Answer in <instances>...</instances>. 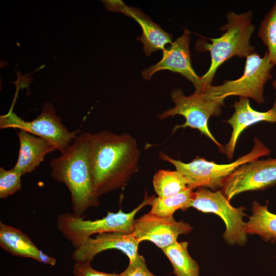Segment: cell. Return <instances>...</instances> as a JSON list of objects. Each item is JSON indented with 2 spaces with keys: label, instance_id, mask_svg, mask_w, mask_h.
I'll return each mask as SVG.
<instances>
[{
  "label": "cell",
  "instance_id": "obj_1",
  "mask_svg": "<svg viewBox=\"0 0 276 276\" xmlns=\"http://www.w3.org/2000/svg\"><path fill=\"white\" fill-rule=\"evenodd\" d=\"M140 155L136 140L128 133H90L89 164L98 196L125 187L139 170Z\"/></svg>",
  "mask_w": 276,
  "mask_h": 276
},
{
  "label": "cell",
  "instance_id": "obj_2",
  "mask_svg": "<svg viewBox=\"0 0 276 276\" xmlns=\"http://www.w3.org/2000/svg\"><path fill=\"white\" fill-rule=\"evenodd\" d=\"M90 133H80L60 155L50 163L51 176L64 183L70 193L72 214L82 217L89 208L99 204L93 185L89 159Z\"/></svg>",
  "mask_w": 276,
  "mask_h": 276
},
{
  "label": "cell",
  "instance_id": "obj_3",
  "mask_svg": "<svg viewBox=\"0 0 276 276\" xmlns=\"http://www.w3.org/2000/svg\"><path fill=\"white\" fill-rule=\"evenodd\" d=\"M252 17L251 10L241 13L229 11L226 14V23L220 28L224 33L218 38H208L211 43H202V48L210 54L211 64L207 72L200 76L199 88L195 92L204 93L212 85L218 68L224 62L234 56L246 58L255 52L250 43L256 30Z\"/></svg>",
  "mask_w": 276,
  "mask_h": 276
},
{
  "label": "cell",
  "instance_id": "obj_4",
  "mask_svg": "<svg viewBox=\"0 0 276 276\" xmlns=\"http://www.w3.org/2000/svg\"><path fill=\"white\" fill-rule=\"evenodd\" d=\"M254 142L253 148L249 153L227 164H217L201 157H196L186 163L175 159L163 152H159V156L182 173L187 180L188 188L193 190L205 188L215 191L222 189L226 179L241 165L270 154V150L259 139L255 137Z\"/></svg>",
  "mask_w": 276,
  "mask_h": 276
},
{
  "label": "cell",
  "instance_id": "obj_5",
  "mask_svg": "<svg viewBox=\"0 0 276 276\" xmlns=\"http://www.w3.org/2000/svg\"><path fill=\"white\" fill-rule=\"evenodd\" d=\"M149 197L145 196L142 202L128 213L121 210L116 213L108 212L103 218L95 220H85L72 213L66 212L57 217L59 231L73 245L77 248L85 239L94 234L106 233H133L134 217L145 205L148 204Z\"/></svg>",
  "mask_w": 276,
  "mask_h": 276
},
{
  "label": "cell",
  "instance_id": "obj_6",
  "mask_svg": "<svg viewBox=\"0 0 276 276\" xmlns=\"http://www.w3.org/2000/svg\"><path fill=\"white\" fill-rule=\"evenodd\" d=\"M171 98L174 106L158 114L160 120L175 115L183 116L185 122L175 126L173 131L179 128L190 127L199 130L212 141L220 150L223 147L210 131L208 122L210 117L221 113V107L224 99L210 97L205 93H196L190 96L185 95L181 89H174L171 93Z\"/></svg>",
  "mask_w": 276,
  "mask_h": 276
},
{
  "label": "cell",
  "instance_id": "obj_7",
  "mask_svg": "<svg viewBox=\"0 0 276 276\" xmlns=\"http://www.w3.org/2000/svg\"><path fill=\"white\" fill-rule=\"evenodd\" d=\"M274 66L267 51L263 57L254 52L246 58L243 73L240 77L225 80L219 85H211L204 93L212 98L225 99L236 96L251 98L259 104L263 103L264 86L272 78L271 70Z\"/></svg>",
  "mask_w": 276,
  "mask_h": 276
},
{
  "label": "cell",
  "instance_id": "obj_8",
  "mask_svg": "<svg viewBox=\"0 0 276 276\" xmlns=\"http://www.w3.org/2000/svg\"><path fill=\"white\" fill-rule=\"evenodd\" d=\"M18 129L39 136L53 145L60 152L67 147L81 133L80 130L71 131L61 122L54 108L45 102L40 114L31 121L18 117L12 109L0 117V128Z\"/></svg>",
  "mask_w": 276,
  "mask_h": 276
},
{
  "label": "cell",
  "instance_id": "obj_9",
  "mask_svg": "<svg viewBox=\"0 0 276 276\" xmlns=\"http://www.w3.org/2000/svg\"><path fill=\"white\" fill-rule=\"evenodd\" d=\"M203 213H214L224 221L225 230L223 237L228 245H243L247 240L245 231V208L233 206L221 191H212L205 188H198L188 206Z\"/></svg>",
  "mask_w": 276,
  "mask_h": 276
},
{
  "label": "cell",
  "instance_id": "obj_10",
  "mask_svg": "<svg viewBox=\"0 0 276 276\" xmlns=\"http://www.w3.org/2000/svg\"><path fill=\"white\" fill-rule=\"evenodd\" d=\"M276 183V158L255 159L238 168L226 179L221 192L229 201L244 192L263 190Z\"/></svg>",
  "mask_w": 276,
  "mask_h": 276
},
{
  "label": "cell",
  "instance_id": "obj_11",
  "mask_svg": "<svg viewBox=\"0 0 276 276\" xmlns=\"http://www.w3.org/2000/svg\"><path fill=\"white\" fill-rule=\"evenodd\" d=\"M193 227L182 220L161 217L150 212L135 219L132 233L138 242L148 241L163 249L177 241L178 236Z\"/></svg>",
  "mask_w": 276,
  "mask_h": 276
},
{
  "label": "cell",
  "instance_id": "obj_12",
  "mask_svg": "<svg viewBox=\"0 0 276 276\" xmlns=\"http://www.w3.org/2000/svg\"><path fill=\"white\" fill-rule=\"evenodd\" d=\"M191 38V32L185 29L183 34L172 42L170 48L163 51V57L159 62L142 71V77L150 80L155 73L168 70L185 77L193 84L195 90H197L200 76L196 74L192 66L189 47Z\"/></svg>",
  "mask_w": 276,
  "mask_h": 276
},
{
  "label": "cell",
  "instance_id": "obj_13",
  "mask_svg": "<svg viewBox=\"0 0 276 276\" xmlns=\"http://www.w3.org/2000/svg\"><path fill=\"white\" fill-rule=\"evenodd\" d=\"M139 244L132 234L102 233L83 240L78 247L74 248L72 256L75 262H91L101 252L114 249L123 252L131 262L139 255Z\"/></svg>",
  "mask_w": 276,
  "mask_h": 276
},
{
  "label": "cell",
  "instance_id": "obj_14",
  "mask_svg": "<svg viewBox=\"0 0 276 276\" xmlns=\"http://www.w3.org/2000/svg\"><path fill=\"white\" fill-rule=\"evenodd\" d=\"M107 2L105 3L109 10L121 12L134 19L140 25L142 33L137 39L143 43L146 56L157 50L164 51L167 44L172 43V35L163 30L141 11L129 7L120 1Z\"/></svg>",
  "mask_w": 276,
  "mask_h": 276
},
{
  "label": "cell",
  "instance_id": "obj_15",
  "mask_svg": "<svg viewBox=\"0 0 276 276\" xmlns=\"http://www.w3.org/2000/svg\"><path fill=\"white\" fill-rule=\"evenodd\" d=\"M233 107L235 111L227 121L232 132L224 149L228 159L233 158L239 137L247 127L260 122L276 123V98L272 107L266 111L255 110L251 107L248 98L243 97L235 101Z\"/></svg>",
  "mask_w": 276,
  "mask_h": 276
},
{
  "label": "cell",
  "instance_id": "obj_16",
  "mask_svg": "<svg viewBox=\"0 0 276 276\" xmlns=\"http://www.w3.org/2000/svg\"><path fill=\"white\" fill-rule=\"evenodd\" d=\"M0 246L6 251L15 256L33 259L52 266L56 263L55 258L38 249L26 234L1 221Z\"/></svg>",
  "mask_w": 276,
  "mask_h": 276
},
{
  "label": "cell",
  "instance_id": "obj_17",
  "mask_svg": "<svg viewBox=\"0 0 276 276\" xmlns=\"http://www.w3.org/2000/svg\"><path fill=\"white\" fill-rule=\"evenodd\" d=\"M18 156L13 169L24 175L31 172L42 163L45 155L57 150L47 141L23 130L18 132Z\"/></svg>",
  "mask_w": 276,
  "mask_h": 276
},
{
  "label": "cell",
  "instance_id": "obj_18",
  "mask_svg": "<svg viewBox=\"0 0 276 276\" xmlns=\"http://www.w3.org/2000/svg\"><path fill=\"white\" fill-rule=\"evenodd\" d=\"M252 214L246 222L247 234H256L265 241H276V214L268 210L267 205L253 201Z\"/></svg>",
  "mask_w": 276,
  "mask_h": 276
},
{
  "label": "cell",
  "instance_id": "obj_19",
  "mask_svg": "<svg viewBox=\"0 0 276 276\" xmlns=\"http://www.w3.org/2000/svg\"><path fill=\"white\" fill-rule=\"evenodd\" d=\"M189 242H176L162 249L170 261L176 276H199V266L189 255Z\"/></svg>",
  "mask_w": 276,
  "mask_h": 276
},
{
  "label": "cell",
  "instance_id": "obj_20",
  "mask_svg": "<svg viewBox=\"0 0 276 276\" xmlns=\"http://www.w3.org/2000/svg\"><path fill=\"white\" fill-rule=\"evenodd\" d=\"M194 195L193 190L188 188L179 193L170 197H149L148 204L151 207L150 212L161 217H173L177 210L180 209L183 211L188 209Z\"/></svg>",
  "mask_w": 276,
  "mask_h": 276
},
{
  "label": "cell",
  "instance_id": "obj_21",
  "mask_svg": "<svg viewBox=\"0 0 276 276\" xmlns=\"http://www.w3.org/2000/svg\"><path fill=\"white\" fill-rule=\"evenodd\" d=\"M152 183L156 194L160 197L174 196L188 188L186 177L176 170L157 171L153 176Z\"/></svg>",
  "mask_w": 276,
  "mask_h": 276
},
{
  "label": "cell",
  "instance_id": "obj_22",
  "mask_svg": "<svg viewBox=\"0 0 276 276\" xmlns=\"http://www.w3.org/2000/svg\"><path fill=\"white\" fill-rule=\"evenodd\" d=\"M258 35L267 48L270 61L276 65V2L261 21Z\"/></svg>",
  "mask_w": 276,
  "mask_h": 276
},
{
  "label": "cell",
  "instance_id": "obj_23",
  "mask_svg": "<svg viewBox=\"0 0 276 276\" xmlns=\"http://www.w3.org/2000/svg\"><path fill=\"white\" fill-rule=\"evenodd\" d=\"M22 175L13 168L6 170L0 168V198L5 199L21 189Z\"/></svg>",
  "mask_w": 276,
  "mask_h": 276
},
{
  "label": "cell",
  "instance_id": "obj_24",
  "mask_svg": "<svg viewBox=\"0 0 276 276\" xmlns=\"http://www.w3.org/2000/svg\"><path fill=\"white\" fill-rule=\"evenodd\" d=\"M119 276H156L148 268L143 256L139 255L134 260L129 262L127 268Z\"/></svg>",
  "mask_w": 276,
  "mask_h": 276
},
{
  "label": "cell",
  "instance_id": "obj_25",
  "mask_svg": "<svg viewBox=\"0 0 276 276\" xmlns=\"http://www.w3.org/2000/svg\"><path fill=\"white\" fill-rule=\"evenodd\" d=\"M74 276H119V273H107L96 270L91 266V262H75L73 267Z\"/></svg>",
  "mask_w": 276,
  "mask_h": 276
},
{
  "label": "cell",
  "instance_id": "obj_26",
  "mask_svg": "<svg viewBox=\"0 0 276 276\" xmlns=\"http://www.w3.org/2000/svg\"><path fill=\"white\" fill-rule=\"evenodd\" d=\"M272 86L273 89H276V79L273 80L272 82Z\"/></svg>",
  "mask_w": 276,
  "mask_h": 276
}]
</instances>
